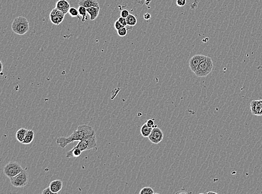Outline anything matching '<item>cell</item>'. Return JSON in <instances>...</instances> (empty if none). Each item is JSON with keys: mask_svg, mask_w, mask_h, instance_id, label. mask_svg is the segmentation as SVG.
Returning <instances> with one entry per match:
<instances>
[{"mask_svg": "<svg viewBox=\"0 0 262 194\" xmlns=\"http://www.w3.org/2000/svg\"><path fill=\"white\" fill-rule=\"evenodd\" d=\"M95 134L92 127L87 125H80L78 126L77 129L75 130L71 136L67 137L61 136L57 139V143L61 148H65L69 144L76 141H80L88 136Z\"/></svg>", "mask_w": 262, "mask_h": 194, "instance_id": "cell-1", "label": "cell"}, {"mask_svg": "<svg viewBox=\"0 0 262 194\" xmlns=\"http://www.w3.org/2000/svg\"><path fill=\"white\" fill-rule=\"evenodd\" d=\"M11 29L16 34L23 35L29 30V23L25 17L19 16L13 20Z\"/></svg>", "mask_w": 262, "mask_h": 194, "instance_id": "cell-2", "label": "cell"}, {"mask_svg": "<svg viewBox=\"0 0 262 194\" xmlns=\"http://www.w3.org/2000/svg\"><path fill=\"white\" fill-rule=\"evenodd\" d=\"M214 68V63L210 57L206 56L202 61L198 65L194 74L200 77H206L210 73Z\"/></svg>", "mask_w": 262, "mask_h": 194, "instance_id": "cell-3", "label": "cell"}, {"mask_svg": "<svg viewBox=\"0 0 262 194\" xmlns=\"http://www.w3.org/2000/svg\"><path fill=\"white\" fill-rule=\"evenodd\" d=\"M75 147L81 149L82 152L90 149H97V144L96 136L94 134L93 136L85 138L81 140Z\"/></svg>", "mask_w": 262, "mask_h": 194, "instance_id": "cell-4", "label": "cell"}, {"mask_svg": "<svg viewBox=\"0 0 262 194\" xmlns=\"http://www.w3.org/2000/svg\"><path fill=\"white\" fill-rule=\"evenodd\" d=\"M23 168L18 162L11 161L3 168V173L7 177H13L23 171Z\"/></svg>", "mask_w": 262, "mask_h": 194, "instance_id": "cell-5", "label": "cell"}, {"mask_svg": "<svg viewBox=\"0 0 262 194\" xmlns=\"http://www.w3.org/2000/svg\"><path fill=\"white\" fill-rule=\"evenodd\" d=\"M10 182L15 188H24L29 182V175L26 171L23 170L13 177L10 178Z\"/></svg>", "mask_w": 262, "mask_h": 194, "instance_id": "cell-6", "label": "cell"}, {"mask_svg": "<svg viewBox=\"0 0 262 194\" xmlns=\"http://www.w3.org/2000/svg\"><path fill=\"white\" fill-rule=\"evenodd\" d=\"M65 13L61 10H58L55 7L51 11L49 14V18L53 24L56 25H59L63 21L65 17Z\"/></svg>", "mask_w": 262, "mask_h": 194, "instance_id": "cell-7", "label": "cell"}, {"mask_svg": "<svg viewBox=\"0 0 262 194\" xmlns=\"http://www.w3.org/2000/svg\"><path fill=\"white\" fill-rule=\"evenodd\" d=\"M164 137V134L162 132V130L158 127L157 125H155L153 128L152 133L148 136L149 140L155 144H158L159 143L161 142Z\"/></svg>", "mask_w": 262, "mask_h": 194, "instance_id": "cell-8", "label": "cell"}, {"mask_svg": "<svg viewBox=\"0 0 262 194\" xmlns=\"http://www.w3.org/2000/svg\"><path fill=\"white\" fill-rule=\"evenodd\" d=\"M206 55H195L193 56L189 61V67L191 69L192 72L194 73L196 69L198 67V65H200L201 62L206 58Z\"/></svg>", "mask_w": 262, "mask_h": 194, "instance_id": "cell-9", "label": "cell"}, {"mask_svg": "<svg viewBox=\"0 0 262 194\" xmlns=\"http://www.w3.org/2000/svg\"><path fill=\"white\" fill-rule=\"evenodd\" d=\"M250 107L253 115L256 116H262V100H253L250 103Z\"/></svg>", "mask_w": 262, "mask_h": 194, "instance_id": "cell-10", "label": "cell"}, {"mask_svg": "<svg viewBox=\"0 0 262 194\" xmlns=\"http://www.w3.org/2000/svg\"><path fill=\"white\" fill-rule=\"evenodd\" d=\"M57 9L61 10L65 15L68 13L71 8V5L67 0H59L56 3Z\"/></svg>", "mask_w": 262, "mask_h": 194, "instance_id": "cell-11", "label": "cell"}, {"mask_svg": "<svg viewBox=\"0 0 262 194\" xmlns=\"http://www.w3.org/2000/svg\"><path fill=\"white\" fill-rule=\"evenodd\" d=\"M49 187L53 194L58 193L62 190L63 187V182L60 180H56L50 182Z\"/></svg>", "mask_w": 262, "mask_h": 194, "instance_id": "cell-12", "label": "cell"}, {"mask_svg": "<svg viewBox=\"0 0 262 194\" xmlns=\"http://www.w3.org/2000/svg\"><path fill=\"white\" fill-rule=\"evenodd\" d=\"M78 5L82 6L86 9L91 7H100L97 0H79Z\"/></svg>", "mask_w": 262, "mask_h": 194, "instance_id": "cell-13", "label": "cell"}, {"mask_svg": "<svg viewBox=\"0 0 262 194\" xmlns=\"http://www.w3.org/2000/svg\"><path fill=\"white\" fill-rule=\"evenodd\" d=\"M100 11V7H91L87 9V13L90 15V20L91 21L94 20L97 18Z\"/></svg>", "mask_w": 262, "mask_h": 194, "instance_id": "cell-14", "label": "cell"}, {"mask_svg": "<svg viewBox=\"0 0 262 194\" xmlns=\"http://www.w3.org/2000/svg\"><path fill=\"white\" fill-rule=\"evenodd\" d=\"M82 152V151H81V149L75 147L71 151L67 152L66 158L67 159H70V158H72V157L77 158V157H79V156H81Z\"/></svg>", "mask_w": 262, "mask_h": 194, "instance_id": "cell-15", "label": "cell"}, {"mask_svg": "<svg viewBox=\"0 0 262 194\" xmlns=\"http://www.w3.org/2000/svg\"><path fill=\"white\" fill-rule=\"evenodd\" d=\"M28 130L24 128H21L20 129L17 131L16 134V138L17 140L20 143H23L25 138L26 133L28 132Z\"/></svg>", "mask_w": 262, "mask_h": 194, "instance_id": "cell-16", "label": "cell"}, {"mask_svg": "<svg viewBox=\"0 0 262 194\" xmlns=\"http://www.w3.org/2000/svg\"><path fill=\"white\" fill-rule=\"evenodd\" d=\"M153 128L152 127H150L148 126L146 123L144 124V125H142V126L141 128L140 129V133L142 135L143 137L144 138H148L149 135L150 134V133H152Z\"/></svg>", "mask_w": 262, "mask_h": 194, "instance_id": "cell-17", "label": "cell"}, {"mask_svg": "<svg viewBox=\"0 0 262 194\" xmlns=\"http://www.w3.org/2000/svg\"><path fill=\"white\" fill-rule=\"evenodd\" d=\"M34 132L32 130H28V132L26 133L25 138L24 140L23 141V144H29L31 143L32 142L34 138Z\"/></svg>", "mask_w": 262, "mask_h": 194, "instance_id": "cell-18", "label": "cell"}, {"mask_svg": "<svg viewBox=\"0 0 262 194\" xmlns=\"http://www.w3.org/2000/svg\"><path fill=\"white\" fill-rule=\"evenodd\" d=\"M78 10L79 11V15L82 16V21L83 23H84L88 20L87 16V9L84 7L82 6H79Z\"/></svg>", "mask_w": 262, "mask_h": 194, "instance_id": "cell-19", "label": "cell"}, {"mask_svg": "<svg viewBox=\"0 0 262 194\" xmlns=\"http://www.w3.org/2000/svg\"><path fill=\"white\" fill-rule=\"evenodd\" d=\"M127 25L129 26H135L137 23V19L136 17L132 14H130L126 18Z\"/></svg>", "mask_w": 262, "mask_h": 194, "instance_id": "cell-20", "label": "cell"}, {"mask_svg": "<svg viewBox=\"0 0 262 194\" xmlns=\"http://www.w3.org/2000/svg\"><path fill=\"white\" fill-rule=\"evenodd\" d=\"M68 13L70 15V16L72 17H77L78 18H79V11H78V10H77L76 8H75V7H71V8H70V9L69 10V11H68Z\"/></svg>", "mask_w": 262, "mask_h": 194, "instance_id": "cell-21", "label": "cell"}, {"mask_svg": "<svg viewBox=\"0 0 262 194\" xmlns=\"http://www.w3.org/2000/svg\"><path fill=\"white\" fill-rule=\"evenodd\" d=\"M140 194H156L154 192L152 188L150 187H145L142 188V189L139 192Z\"/></svg>", "mask_w": 262, "mask_h": 194, "instance_id": "cell-22", "label": "cell"}, {"mask_svg": "<svg viewBox=\"0 0 262 194\" xmlns=\"http://www.w3.org/2000/svg\"><path fill=\"white\" fill-rule=\"evenodd\" d=\"M117 34L121 37H123L126 35L127 34V29L125 26H123L121 29L117 30Z\"/></svg>", "mask_w": 262, "mask_h": 194, "instance_id": "cell-23", "label": "cell"}, {"mask_svg": "<svg viewBox=\"0 0 262 194\" xmlns=\"http://www.w3.org/2000/svg\"><path fill=\"white\" fill-rule=\"evenodd\" d=\"M120 15H121V17H124V18H126L130 15L129 11L128 10H126V9L123 10L121 11Z\"/></svg>", "mask_w": 262, "mask_h": 194, "instance_id": "cell-24", "label": "cell"}, {"mask_svg": "<svg viewBox=\"0 0 262 194\" xmlns=\"http://www.w3.org/2000/svg\"><path fill=\"white\" fill-rule=\"evenodd\" d=\"M115 29L116 30H118L120 29H121V28H123V25L121 24V23L119 21V20H116V21H115Z\"/></svg>", "mask_w": 262, "mask_h": 194, "instance_id": "cell-25", "label": "cell"}, {"mask_svg": "<svg viewBox=\"0 0 262 194\" xmlns=\"http://www.w3.org/2000/svg\"><path fill=\"white\" fill-rule=\"evenodd\" d=\"M118 20L124 26H126V25H127L126 18H124V17L120 16V17L118 19Z\"/></svg>", "mask_w": 262, "mask_h": 194, "instance_id": "cell-26", "label": "cell"}, {"mask_svg": "<svg viewBox=\"0 0 262 194\" xmlns=\"http://www.w3.org/2000/svg\"><path fill=\"white\" fill-rule=\"evenodd\" d=\"M146 124L148 125V126H150V127H152V128H154V126H155V125H154V119H148L147 121H146Z\"/></svg>", "mask_w": 262, "mask_h": 194, "instance_id": "cell-27", "label": "cell"}, {"mask_svg": "<svg viewBox=\"0 0 262 194\" xmlns=\"http://www.w3.org/2000/svg\"><path fill=\"white\" fill-rule=\"evenodd\" d=\"M177 5L178 6L182 7L185 6L186 3V0H177Z\"/></svg>", "mask_w": 262, "mask_h": 194, "instance_id": "cell-28", "label": "cell"}, {"mask_svg": "<svg viewBox=\"0 0 262 194\" xmlns=\"http://www.w3.org/2000/svg\"><path fill=\"white\" fill-rule=\"evenodd\" d=\"M42 194H53V192H52V190H50V187H48V188H45L44 190H43V191H42Z\"/></svg>", "mask_w": 262, "mask_h": 194, "instance_id": "cell-29", "label": "cell"}, {"mask_svg": "<svg viewBox=\"0 0 262 194\" xmlns=\"http://www.w3.org/2000/svg\"><path fill=\"white\" fill-rule=\"evenodd\" d=\"M144 18L146 20H149L151 18V15L149 13H146L144 15Z\"/></svg>", "mask_w": 262, "mask_h": 194, "instance_id": "cell-30", "label": "cell"}, {"mask_svg": "<svg viewBox=\"0 0 262 194\" xmlns=\"http://www.w3.org/2000/svg\"><path fill=\"white\" fill-rule=\"evenodd\" d=\"M1 75H2V63L1 62Z\"/></svg>", "mask_w": 262, "mask_h": 194, "instance_id": "cell-31", "label": "cell"}, {"mask_svg": "<svg viewBox=\"0 0 262 194\" xmlns=\"http://www.w3.org/2000/svg\"><path fill=\"white\" fill-rule=\"evenodd\" d=\"M210 193H214V194H217L216 192H207V194H210Z\"/></svg>", "mask_w": 262, "mask_h": 194, "instance_id": "cell-32", "label": "cell"}]
</instances>
